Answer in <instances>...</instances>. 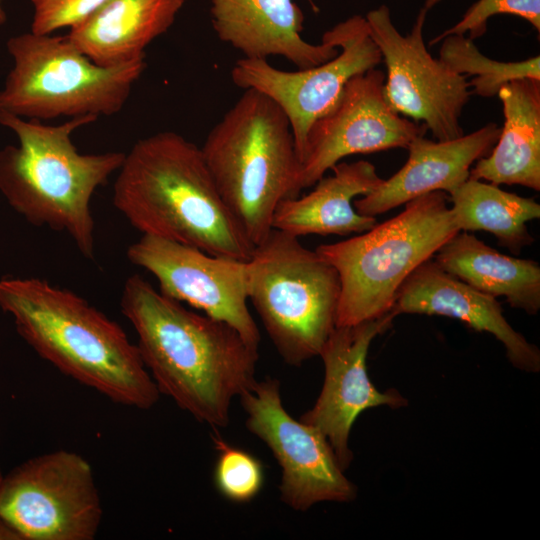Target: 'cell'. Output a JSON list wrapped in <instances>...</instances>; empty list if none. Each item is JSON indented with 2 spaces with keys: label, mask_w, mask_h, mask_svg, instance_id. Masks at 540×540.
<instances>
[{
  "label": "cell",
  "mask_w": 540,
  "mask_h": 540,
  "mask_svg": "<svg viewBox=\"0 0 540 540\" xmlns=\"http://www.w3.org/2000/svg\"><path fill=\"white\" fill-rule=\"evenodd\" d=\"M120 307L136 331V346L159 393L202 423L227 426L233 399L256 381L258 347L138 274L125 281Z\"/></svg>",
  "instance_id": "1"
},
{
  "label": "cell",
  "mask_w": 540,
  "mask_h": 540,
  "mask_svg": "<svg viewBox=\"0 0 540 540\" xmlns=\"http://www.w3.org/2000/svg\"><path fill=\"white\" fill-rule=\"evenodd\" d=\"M113 204L142 235L241 261L254 250L223 202L201 148L173 131L140 139L125 154Z\"/></svg>",
  "instance_id": "2"
},
{
  "label": "cell",
  "mask_w": 540,
  "mask_h": 540,
  "mask_svg": "<svg viewBox=\"0 0 540 540\" xmlns=\"http://www.w3.org/2000/svg\"><path fill=\"white\" fill-rule=\"evenodd\" d=\"M0 308L46 361L115 403L150 409L160 393L136 344L78 294L37 277L0 279Z\"/></svg>",
  "instance_id": "3"
},
{
  "label": "cell",
  "mask_w": 540,
  "mask_h": 540,
  "mask_svg": "<svg viewBox=\"0 0 540 540\" xmlns=\"http://www.w3.org/2000/svg\"><path fill=\"white\" fill-rule=\"evenodd\" d=\"M97 119L84 115L46 125L0 111V125L18 139L0 150V192L31 224L67 234L87 259L95 256L92 197L125 158L122 152L78 151L73 132Z\"/></svg>",
  "instance_id": "4"
},
{
  "label": "cell",
  "mask_w": 540,
  "mask_h": 540,
  "mask_svg": "<svg viewBox=\"0 0 540 540\" xmlns=\"http://www.w3.org/2000/svg\"><path fill=\"white\" fill-rule=\"evenodd\" d=\"M200 148L223 202L255 247L273 229L278 204L301 191L286 114L265 94L245 89Z\"/></svg>",
  "instance_id": "5"
},
{
  "label": "cell",
  "mask_w": 540,
  "mask_h": 540,
  "mask_svg": "<svg viewBox=\"0 0 540 540\" xmlns=\"http://www.w3.org/2000/svg\"><path fill=\"white\" fill-rule=\"evenodd\" d=\"M446 192L408 201L397 216L315 250L338 272L336 326L357 324L391 311L406 278L457 234Z\"/></svg>",
  "instance_id": "6"
},
{
  "label": "cell",
  "mask_w": 540,
  "mask_h": 540,
  "mask_svg": "<svg viewBox=\"0 0 540 540\" xmlns=\"http://www.w3.org/2000/svg\"><path fill=\"white\" fill-rule=\"evenodd\" d=\"M247 293L282 359L300 366L319 356L336 327L337 270L299 237L272 229L246 261Z\"/></svg>",
  "instance_id": "7"
},
{
  "label": "cell",
  "mask_w": 540,
  "mask_h": 540,
  "mask_svg": "<svg viewBox=\"0 0 540 540\" xmlns=\"http://www.w3.org/2000/svg\"><path fill=\"white\" fill-rule=\"evenodd\" d=\"M13 66L0 89V111L29 120L111 116L125 105L146 67L145 57L102 66L66 36H12L6 43Z\"/></svg>",
  "instance_id": "8"
},
{
  "label": "cell",
  "mask_w": 540,
  "mask_h": 540,
  "mask_svg": "<svg viewBox=\"0 0 540 540\" xmlns=\"http://www.w3.org/2000/svg\"><path fill=\"white\" fill-rule=\"evenodd\" d=\"M103 510L93 470L56 450L20 465L0 485V517L28 540H93Z\"/></svg>",
  "instance_id": "9"
},
{
  "label": "cell",
  "mask_w": 540,
  "mask_h": 540,
  "mask_svg": "<svg viewBox=\"0 0 540 540\" xmlns=\"http://www.w3.org/2000/svg\"><path fill=\"white\" fill-rule=\"evenodd\" d=\"M427 9L418 13L410 33L395 27L386 5L369 11L366 22L387 69L384 97L400 115L422 122L438 141L464 134L460 117L469 101V81L427 50L423 31Z\"/></svg>",
  "instance_id": "10"
},
{
  "label": "cell",
  "mask_w": 540,
  "mask_h": 540,
  "mask_svg": "<svg viewBox=\"0 0 540 540\" xmlns=\"http://www.w3.org/2000/svg\"><path fill=\"white\" fill-rule=\"evenodd\" d=\"M247 429L271 450L282 470L281 501L296 511L325 502H350L356 486L316 428L294 419L284 408L275 378L255 381L240 396Z\"/></svg>",
  "instance_id": "11"
},
{
  "label": "cell",
  "mask_w": 540,
  "mask_h": 540,
  "mask_svg": "<svg viewBox=\"0 0 540 540\" xmlns=\"http://www.w3.org/2000/svg\"><path fill=\"white\" fill-rule=\"evenodd\" d=\"M325 33L339 47V53L320 65L283 71L265 59L244 57L231 70L236 86L265 94L286 114L300 164L312 124L331 108L353 76L376 68L382 61L365 17L354 15Z\"/></svg>",
  "instance_id": "12"
},
{
  "label": "cell",
  "mask_w": 540,
  "mask_h": 540,
  "mask_svg": "<svg viewBox=\"0 0 540 540\" xmlns=\"http://www.w3.org/2000/svg\"><path fill=\"white\" fill-rule=\"evenodd\" d=\"M384 73L376 68L353 76L336 102L310 127L299 177L300 190L313 186L349 155L407 149L425 135L423 123L396 111L384 97Z\"/></svg>",
  "instance_id": "13"
},
{
  "label": "cell",
  "mask_w": 540,
  "mask_h": 540,
  "mask_svg": "<svg viewBox=\"0 0 540 540\" xmlns=\"http://www.w3.org/2000/svg\"><path fill=\"white\" fill-rule=\"evenodd\" d=\"M126 255L156 278L162 294L229 324L258 347L260 332L247 304L246 261L151 235H142Z\"/></svg>",
  "instance_id": "14"
},
{
  "label": "cell",
  "mask_w": 540,
  "mask_h": 540,
  "mask_svg": "<svg viewBox=\"0 0 540 540\" xmlns=\"http://www.w3.org/2000/svg\"><path fill=\"white\" fill-rule=\"evenodd\" d=\"M395 317L390 311L375 319L336 326L319 354L325 370L323 386L313 407L299 420L325 436L344 470L353 459L348 442L359 414L381 405H407V399L398 391H379L371 382L366 365L372 340L387 331Z\"/></svg>",
  "instance_id": "15"
},
{
  "label": "cell",
  "mask_w": 540,
  "mask_h": 540,
  "mask_svg": "<svg viewBox=\"0 0 540 540\" xmlns=\"http://www.w3.org/2000/svg\"><path fill=\"white\" fill-rule=\"evenodd\" d=\"M391 312L441 315L463 321L472 329L488 332L505 347L512 365L527 372L540 370V351L514 330L495 297L476 290L429 259L400 286Z\"/></svg>",
  "instance_id": "16"
},
{
  "label": "cell",
  "mask_w": 540,
  "mask_h": 540,
  "mask_svg": "<svg viewBox=\"0 0 540 540\" xmlns=\"http://www.w3.org/2000/svg\"><path fill=\"white\" fill-rule=\"evenodd\" d=\"M213 29L219 39L245 58L281 56L298 69L320 65L339 53L323 34L322 42L305 41L304 14L293 0H210Z\"/></svg>",
  "instance_id": "17"
},
{
  "label": "cell",
  "mask_w": 540,
  "mask_h": 540,
  "mask_svg": "<svg viewBox=\"0 0 540 540\" xmlns=\"http://www.w3.org/2000/svg\"><path fill=\"white\" fill-rule=\"evenodd\" d=\"M500 130L488 123L451 140L414 138L403 167L371 193L354 200L355 210L375 217L434 191L451 193L469 178L472 164L490 153Z\"/></svg>",
  "instance_id": "18"
},
{
  "label": "cell",
  "mask_w": 540,
  "mask_h": 540,
  "mask_svg": "<svg viewBox=\"0 0 540 540\" xmlns=\"http://www.w3.org/2000/svg\"><path fill=\"white\" fill-rule=\"evenodd\" d=\"M331 170L333 174L319 179L308 194L282 200L274 212L272 228L296 237L345 236L371 229L376 218L358 213L353 200L371 193L383 182L376 167L359 160L339 162Z\"/></svg>",
  "instance_id": "19"
},
{
  "label": "cell",
  "mask_w": 540,
  "mask_h": 540,
  "mask_svg": "<svg viewBox=\"0 0 540 540\" xmlns=\"http://www.w3.org/2000/svg\"><path fill=\"white\" fill-rule=\"evenodd\" d=\"M184 0H108L66 37L88 58L116 66L145 57V48L174 23Z\"/></svg>",
  "instance_id": "20"
},
{
  "label": "cell",
  "mask_w": 540,
  "mask_h": 540,
  "mask_svg": "<svg viewBox=\"0 0 540 540\" xmlns=\"http://www.w3.org/2000/svg\"><path fill=\"white\" fill-rule=\"evenodd\" d=\"M504 125L489 155L470 169L469 178L540 190V80L515 79L497 94Z\"/></svg>",
  "instance_id": "21"
},
{
  "label": "cell",
  "mask_w": 540,
  "mask_h": 540,
  "mask_svg": "<svg viewBox=\"0 0 540 540\" xmlns=\"http://www.w3.org/2000/svg\"><path fill=\"white\" fill-rule=\"evenodd\" d=\"M434 261L476 290L505 297L513 308L530 315L540 310V266L534 260L504 255L463 231L439 248Z\"/></svg>",
  "instance_id": "22"
},
{
  "label": "cell",
  "mask_w": 540,
  "mask_h": 540,
  "mask_svg": "<svg viewBox=\"0 0 540 540\" xmlns=\"http://www.w3.org/2000/svg\"><path fill=\"white\" fill-rule=\"evenodd\" d=\"M459 231H486L514 254L534 242L526 223L540 217L533 198L506 192L492 183L468 178L449 193Z\"/></svg>",
  "instance_id": "23"
},
{
  "label": "cell",
  "mask_w": 540,
  "mask_h": 540,
  "mask_svg": "<svg viewBox=\"0 0 540 540\" xmlns=\"http://www.w3.org/2000/svg\"><path fill=\"white\" fill-rule=\"evenodd\" d=\"M441 41L439 59L454 72L466 78L472 76L471 94L493 97L512 80H540L539 55L523 61L501 62L484 56L473 40L464 35H448Z\"/></svg>",
  "instance_id": "24"
},
{
  "label": "cell",
  "mask_w": 540,
  "mask_h": 540,
  "mask_svg": "<svg viewBox=\"0 0 540 540\" xmlns=\"http://www.w3.org/2000/svg\"><path fill=\"white\" fill-rule=\"evenodd\" d=\"M212 440L218 452L213 471L215 488L231 502H250L263 488V464L249 452L229 445L218 434Z\"/></svg>",
  "instance_id": "25"
},
{
  "label": "cell",
  "mask_w": 540,
  "mask_h": 540,
  "mask_svg": "<svg viewBox=\"0 0 540 540\" xmlns=\"http://www.w3.org/2000/svg\"><path fill=\"white\" fill-rule=\"evenodd\" d=\"M498 14L521 17L540 31V0H478L464 13L462 19L430 41L435 45L448 35H464L474 40L487 30L488 19Z\"/></svg>",
  "instance_id": "26"
},
{
  "label": "cell",
  "mask_w": 540,
  "mask_h": 540,
  "mask_svg": "<svg viewBox=\"0 0 540 540\" xmlns=\"http://www.w3.org/2000/svg\"><path fill=\"white\" fill-rule=\"evenodd\" d=\"M33 6L31 32H53L80 24L108 0H30Z\"/></svg>",
  "instance_id": "27"
},
{
  "label": "cell",
  "mask_w": 540,
  "mask_h": 540,
  "mask_svg": "<svg viewBox=\"0 0 540 540\" xmlns=\"http://www.w3.org/2000/svg\"><path fill=\"white\" fill-rule=\"evenodd\" d=\"M6 21H7V15L3 6V0H0V26L5 24Z\"/></svg>",
  "instance_id": "28"
},
{
  "label": "cell",
  "mask_w": 540,
  "mask_h": 540,
  "mask_svg": "<svg viewBox=\"0 0 540 540\" xmlns=\"http://www.w3.org/2000/svg\"><path fill=\"white\" fill-rule=\"evenodd\" d=\"M440 1L441 0H426L424 8L428 10L432 8L433 6H435Z\"/></svg>",
  "instance_id": "29"
},
{
  "label": "cell",
  "mask_w": 540,
  "mask_h": 540,
  "mask_svg": "<svg viewBox=\"0 0 540 540\" xmlns=\"http://www.w3.org/2000/svg\"><path fill=\"white\" fill-rule=\"evenodd\" d=\"M2 479H3V478L1 477V474H0V485H1Z\"/></svg>",
  "instance_id": "30"
}]
</instances>
